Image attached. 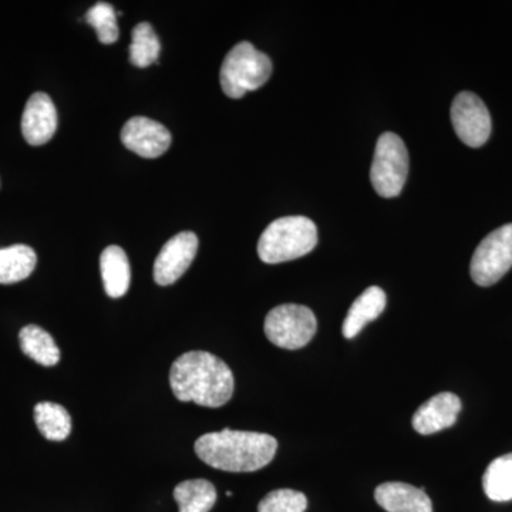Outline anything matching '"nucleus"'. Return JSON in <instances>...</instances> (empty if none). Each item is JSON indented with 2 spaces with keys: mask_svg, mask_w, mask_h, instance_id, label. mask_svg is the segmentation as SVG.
Here are the masks:
<instances>
[{
  "mask_svg": "<svg viewBox=\"0 0 512 512\" xmlns=\"http://www.w3.org/2000/svg\"><path fill=\"white\" fill-rule=\"evenodd\" d=\"M318 244V228L306 217L275 220L262 232L258 255L265 264H282L302 258Z\"/></svg>",
  "mask_w": 512,
  "mask_h": 512,
  "instance_id": "obj_3",
  "label": "nucleus"
},
{
  "mask_svg": "<svg viewBox=\"0 0 512 512\" xmlns=\"http://www.w3.org/2000/svg\"><path fill=\"white\" fill-rule=\"evenodd\" d=\"M198 251V238L194 232L175 235L161 249L154 262V281L158 285H173L194 262Z\"/></svg>",
  "mask_w": 512,
  "mask_h": 512,
  "instance_id": "obj_9",
  "label": "nucleus"
},
{
  "mask_svg": "<svg viewBox=\"0 0 512 512\" xmlns=\"http://www.w3.org/2000/svg\"><path fill=\"white\" fill-rule=\"evenodd\" d=\"M57 130V110L46 93H35L26 103L22 116V133L30 146H43Z\"/></svg>",
  "mask_w": 512,
  "mask_h": 512,
  "instance_id": "obj_11",
  "label": "nucleus"
},
{
  "mask_svg": "<svg viewBox=\"0 0 512 512\" xmlns=\"http://www.w3.org/2000/svg\"><path fill=\"white\" fill-rule=\"evenodd\" d=\"M272 62L249 42L232 47L221 67V87L231 99L261 89L272 74Z\"/></svg>",
  "mask_w": 512,
  "mask_h": 512,
  "instance_id": "obj_4",
  "label": "nucleus"
},
{
  "mask_svg": "<svg viewBox=\"0 0 512 512\" xmlns=\"http://www.w3.org/2000/svg\"><path fill=\"white\" fill-rule=\"evenodd\" d=\"M451 121L458 138L468 147L484 146L491 136L490 111L477 94H458L451 106Z\"/></svg>",
  "mask_w": 512,
  "mask_h": 512,
  "instance_id": "obj_8",
  "label": "nucleus"
},
{
  "mask_svg": "<svg viewBox=\"0 0 512 512\" xmlns=\"http://www.w3.org/2000/svg\"><path fill=\"white\" fill-rule=\"evenodd\" d=\"M171 134L163 124L147 117H133L121 130V141L128 150L144 158L163 156L171 146Z\"/></svg>",
  "mask_w": 512,
  "mask_h": 512,
  "instance_id": "obj_10",
  "label": "nucleus"
},
{
  "mask_svg": "<svg viewBox=\"0 0 512 512\" xmlns=\"http://www.w3.org/2000/svg\"><path fill=\"white\" fill-rule=\"evenodd\" d=\"M308 498L301 491L275 490L258 505V512H305Z\"/></svg>",
  "mask_w": 512,
  "mask_h": 512,
  "instance_id": "obj_23",
  "label": "nucleus"
},
{
  "mask_svg": "<svg viewBox=\"0 0 512 512\" xmlns=\"http://www.w3.org/2000/svg\"><path fill=\"white\" fill-rule=\"evenodd\" d=\"M35 421L42 436L50 441H63L70 436L72 419L63 406L57 403L36 404Z\"/></svg>",
  "mask_w": 512,
  "mask_h": 512,
  "instance_id": "obj_19",
  "label": "nucleus"
},
{
  "mask_svg": "<svg viewBox=\"0 0 512 512\" xmlns=\"http://www.w3.org/2000/svg\"><path fill=\"white\" fill-rule=\"evenodd\" d=\"M100 271L104 291L113 299L126 295L131 282V268L124 249L110 245L101 252Z\"/></svg>",
  "mask_w": 512,
  "mask_h": 512,
  "instance_id": "obj_15",
  "label": "nucleus"
},
{
  "mask_svg": "<svg viewBox=\"0 0 512 512\" xmlns=\"http://www.w3.org/2000/svg\"><path fill=\"white\" fill-rule=\"evenodd\" d=\"M278 441L254 431L224 429L195 441V453L208 466L228 473H252L274 460Z\"/></svg>",
  "mask_w": 512,
  "mask_h": 512,
  "instance_id": "obj_2",
  "label": "nucleus"
},
{
  "mask_svg": "<svg viewBox=\"0 0 512 512\" xmlns=\"http://www.w3.org/2000/svg\"><path fill=\"white\" fill-rule=\"evenodd\" d=\"M483 488L495 503L512 500V453L491 461L484 473Z\"/></svg>",
  "mask_w": 512,
  "mask_h": 512,
  "instance_id": "obj_20",
  "label": "nucleus"
},
{
  "mask_svg": "<svg viewBox=\"0 0 512 512\" xmlns=\"http://www.w3.org/2000/svg\"><path fill=\"white\" fill-rule=\"evenodd\" d=\"M512 268V224L495 229L478 245L471 259V278L477 285L497 284Z\"/></svg>",
  "mask_w": 512,
  "mask_h": 512,
  "instance_id": "obj_7",
  "label": "nucleus"
},
{
  "mask_svg": "<svg viewBox=\"0 0 512 512\" xmlns=\"http://www.w3.org/2000/svg\"><path fill=\"white\" fill-rule=\"evenodd\" d=\"M264 329L266 338L278 348L296 350L311 342L318 320L306 306L286 303L266 315Z\"/></svg>",
  "mask_w": 512,
  "mask_h": 512,
  "instance_id": "obj_6",
  "label": "nucleus"
},
{
  "mask_svg": "<svg viewBox=\"0 0 512 512\" xmlns=\"http://www.w3.org/2000/svg\"><path fill=\"white\" fill-rule=\"evenodd\" d=\"M461 400L453 393H439L421 404L413 416V429L423 436L439 433L457 421Z\"/></svg>",
  "mask_w": 512,
  "mask_h": 512,
  "instance_id": "obj_12",
  "label": "nucleus"
},
{
  "mask_svg": "<svg viewBox=\"0 0 512 512\" xmlns=\"http://www.w3.org/2000/svg\"><path fill=\"white\" fill-rule=\"evenodd\" d=\"M86 22L96 30L97 37L103 45H113L119 39L116 10L107 2H99L87 10Z\"/></svg>",
  "mask_w": 512,
  "mask_h": 512,
  "instance_id": "obj_22",
  "label": "nucleus"
},
{
  "mask_svg": "<svg viewBox=\"0 0 512 512\" xmlns=\"http://www.w3.org/2000/svg\"><path fill=\"white\" fill-rule=\"evenodd\" d=\"M174 500L180 512H210L217 503V490L210 481L188 480L175 487Z\"/></svg>",
  "mask_w": 512,
  "mask_h": 512,
  "instance_id": "obj_18",
  "label": "nucleus"
},
{
  "mask_svg": "<svg viewBox=\"0 0 512 512\" xmlns=\"http://www.w3.org/2000/svg\"><path fill=\"white\" fill-rule=\"evenodd\" d=\"M387 298L382 288L370 286L350 306L342 333L346 339H353L365 329L366 325L379 318L386 308Z\"/></svg>",
  "mask_w": 512,
  "mask_h": 512,
  "instance_id": "obj_14",
  "label": "nucleus"
},
{
  "mask_svg": "<svg viewBox=\"0 0 512 512\" xmlns=\"http://www.w3.org/2000/svg\"><path fill=\"white\" fill-rule=\"evenodd\" d=\"M375 498L387 512H433L426 491L410 484L384 483L376 488Z\"/></svg>",
  "mask_w": 512,
  "mask_h": 512,
  "instance_id": "obj_13",
  "label": "nucleus"
},
{
  "mask_svg": "<svg viewBox=\"0 0 512 512\" xmlns=\"http://www.w3.org/2000/svg\"><path fill=\"white\" fill-rule=\"evenodd\" d=\"M20 348L39 365L52 367L60 360V350L52 335L36 325L25 326L19 333Z\"/></svg>",
  "mask_w": 512,
  "mask_h": 512,
  "instance_id": "obj_17",
  "label": "nucleus"
},
{
  "mask_svg": "<svg viewBox=\"0 0 512 512\" xmlns=\"http://www.w3.org/2000/svg\"><path fill=\"white\" fill-rule=\"evenodd\" d=\"M409 175V153L402 138L384 133L377 141L370 180L380 197L394 198L400 195Z\"/></svg>",
  "mask_w": 512,
  "mask_h": 512,
  "instance_id": "obj_5",
  "label": "nucleus"
},
{
  "mask_svg": "<svg viewBox=\"0 0 512 512\" xmlns=\"http://www.w3.org/2000/svg\"><path fill=\"white\" fill-rule=\"evenodd\" d=\"M170 384L180 402L211 409L227 404L235 386L227 363L204 350H192L178 357L171 366Z\"/></svg>",
  "mask_w": 512,
  "mask_h": 512,
  "instance_id": "obj_1",
  "label": "nucleus"
},
{
  "mask_svg": "<svg viewBox=\"0 0 512 512\" xmlns=\"http://www.w3.org/2000/svg\"><path fill=\"white\" fill-rule=\"evenodd\" d=\"M130 62L140 69L156 63L160 57V39L150 23H138L131 33Z\"/></svg>",
  "mask_w": 512,
  "mask_h": 512,
  "instance_id": "obj_21",
  "label": "nucleus"
},
{
  "mask_svg": "<svg viewBox=\"0 0 512 512\" xmlns=\"http://www.w3.org/2000/svg\"><path fill=\"white\" fill-rule=\"evenodd\" d=\"M36 264V252L28 245L0 249V284L12 285L25 281L35 271Z\"/></svg>",
  "mask_w": 512,
  "mask_h": 512,
  "instance_id": "obj_16",
  "label": "nucleus"
}]
</instances>
